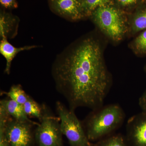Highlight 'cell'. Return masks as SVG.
Instances as JSON below:
<instances>
[{
  "label": "cell",
  "mask_w": 146,
  "mask_h": 146,
  "mask_svg": "<svg viewBox=\"0 0 146 146\" xmlns=\"http://www.w3.org/2000/svg\"><path fill=\"white\" fill-rule=\"evenodd\" d=\"M111 1L112 0H81L82 11L84 19L89 18L96 9Z\"/></svg>",
  "instance_id": "cell-15"
},
{
  "label": "cell",
  "mask_w": 146,
  "mask_h": 146,
  "mask_svg": "<svg viewBox=\"0 0 146 146\" xmlns=\"http://www.w3.org/2000/svg\"><path fill=\"white\" fill-rule=\"evenodd\" d=\"M10 99L23 105L28 100L29 96L25 93L20 84L13 85L9 91L5 93Z\"/></svg>",
  "instance_id": "cell-17"
},
{
  "label": "cell",
  "mask_w": 146,
  "mask_h": 146,
  "mask_svg": "<svg viewBox=\"0 0 146 146\" xmlns=\"http://www.w3.org/2000/svg\"><path fill=\"white\" fill-rule=\"evenodd\" d=\"M10 115L5 110L0 111V146H9L5 134V129Z\"/></svg>",
  "instance_id": "cell-18"
},
{
  "label": "cell",
  "mask_w": 146,
  "mask_h": 146,
  "mask_svg": "<svg viewBox=\"0 0 146 146\" xmlns=\"http://www.w3.org/2000/svg\"><path fill=\"white\" fill-rule=\"evenodd\" d=\"M125 137L129 146H146V113L142 112L128 120Z\"/></svg>",
  "instance_id": "cell-7"
},
{
  "label": "cell",
  "mask_w": 146,
  "mask_h": 146,
  "mask_svg": "<svg viewBox=\"0 0 146 146\" xmlns=\"http://www.w3.org/2000/svg\"><path fill=\"white\" fill-rule=\"evenodd\" d=\"M24 111L27 116L29 117L38 119L40 121L43 116L42 106L30 97L28 100L23 105Z\"/></svg>",
  "instance_id": "cell-16"
},
{
  "label": "cell",
  "mask_w": 146,
  "mask_h": 146,
  "mask_svg": "<svg viewBox=\"0 0 146 146\" xmlns=\"http://www.w3.org/2000/svg\"><path fill=\"white\" fill-rule=\"evenodd\" d=\"M0 106H2L13 119L22 122L34 123L27 116L23 105L10 98L1 100Z\"/></svg>",
  "instance_id": "cell-12"
},
{
  "label": "cell",
  "mask_w": 146,
  "mask_h": 146,
  "mask_svg": "<svg viewBox=\"0 0 146 146\" xmlns=\"http://www.w3.org/2000/svg\"><path fill=\"white\" fill-rule=\"evenodd\" d=\"M38 47V46L35 45H32L16 48L9 43L8 39L6 38L1 39L0 42V53L5 58L6 61L5 73L7 74H9L12 60L18 53L23 51L29 50Z\"/></svg>",
  "instance_id": "cell-11"
},
{
  "label": "cell",
  "mask_w": 146,
  "mask_h": 146,
  "mask_svg": "<svg viewBox=\"0 0 146 146\" xmlns=\"http://www.w3.org/2000/svg\"><path fill=\"white\" fill-rule=\"evenodd\" d=\"M87 146H94V144L91 143H90V142H89V143H88Z\"/></svg>",
  "instance_id": "cell-22"
},
{
  "label": "cell",
  "mask_w": 146,
  "mask_h": 146,
  "mask_svg": "<svg viewBox=\"0 0 146 146\" xmlns=\"http://www.w3.org/2000/svg\"><path fill=\"white\" fill-rule=\"evenodd\" d=\"M144 69H145V73H146V64L145 65V68H144Z\"/></svg>",
  "instance_id": "cell-23"
},
{
  "label": "cell",
  "mask_w": 146,
  "mask_h": 146,
  "mask_svg": "<svg viewBox=\"0 0 146 146\" xmlns=\"http://www.w3.org/2000/svg\"><path fill=\"white\" fill-rule=\"evenodd\" d=\"M129 47L137 56H146V29L137 34L130 42Z\"/></svg>",
  "instance_id": "cell-13"
},
{
  "label": "cell",
  "mask_w": 146,
  "mask_h": 146,
  "mask_svg": "<svg viewBox=\"0 0 146 146\" xmlns=\"http://www.w3.org/2000/svg\"><path fill=\"white\" fill-rule=\"evenodd\" d=\"M51 10L57 15L71 21L83 19L81 0H48Z\"/></svg>",
  "instance_id": "cell-8"
},
{
  "label": "cell",
  "mask_w": 146,
  "mask_h": 146,
  "mask_svg": "<svg viewBox=\"0 0 146 146\" xmlns=\"http://www.w3.org/2000/svg\"><path fill=\"white\" fill-rule=\"evenodd\" d=\"M42 106L43 116L35 132L36 144L38 146H64L60 119L53 115L46 106Z\"/></svg>",
  "instance_id": "cell-5"
},
{
  "label": "cell",
  "mask_w": 146,
  "mask_h": 146,
  "mask_svg": "<svg viewBox=\"0 0 146 146\" xmlns=\"http://www.w3.org/2000/svg\"><path fill=\"white\" fill-rule=\"evenodd\" d=\"M125 117L122 108L116 104L92 110L82 123L88 140L98 141L111 135L122 125Z\"/></svg>",
  "instance_id": "cell-2"
},
{
  "label": "cell",
  "mask_w": 146,
  "mask_h": 146,
  "mask_svg": "<svg viewBox=\"0 0 146 146\" xmlns=\"http://www.w3.org/2000/svg\"><path fill=\"white\" fill-rule=\"evenodd\" d=\"M144 0H112L118 7L127 13L133 11Z\"/></svg>",
  "instance_id": "cell-19"
},
{
  "label": "cell",
  "mask_w": 146,
  "mask_h": 146,
  "mask_svg": "<svg viewBox=\"0 0 146 146\" xmlns=\"http://www.w3.org/2000/svg\"><path fill=\"white\" fill-rule=\"evenodd\" d=\"M56 109L60 119L62 134L68 138L70 146H87L88 140L82 123L74 111L68 108L61 102H56Z\"/></svg>",
  "instance_id": "cell-4"
},
{
  "label": "cell",
  "mask_w": 146,
  "mask_h": 146,
  "mask_svg": "<svg viewBox=\"0 0 146 146\" xmlns=\"http://www.w3.org/2000/svg\"><path fill=\"white\" fill-rule=\"evenodd\" d=\"M129 14L118 7L112 0L96 9L89 18L107 39L118 43L128 36Z\"/></svg>",
  "instance_id": "cell-3"
},
{
  "label": "cell",
  "mask_w": 146,
  "mask_h": 146,
  "mask_svg": "<svg viewBox=\"0 0 146 146\" xmlns=\"http://www.w3.org/2000/svg\"><path fill=\"white\" fill-rule=\"evenodd\" d=\"M139 105L142 109V112L146 113V91L140 97L139 100Z\"/></svg>",
  "instance_id": "cell-21"
},
{
  "label": "cell",
  "mask_w": 146,
  "mask_h": 146,
  "mask_svg": "<svg viewBox=\"0 0 146 146\" xmlns=\"http://www.w3.org/2000/svg\"><path fill=\"white\" fill-rule=\"evenodd\" d=\"M128 36H134L146 29V0L129 14Z\"/></svg>",
  "instance_id": "cell-9"
},
{
  "label": "cell",
  "mask_w": 146,
  "mask_h": 146,
  "mask_svg": "<svg viewBox=\"0 0 146 146\" xmlns=\"http://www.w3.org/2000/svg\"><path fill=\"white\" fill-rule=\"evenodd\" d=\"M39 123L35 122H22L11 118L5 129L6 136L9 146H33L32 127Z\"/></svg>",
  "instance_id": "cell-6"
},
{
  "label": "cell",
  "mask_w": 146,
  "mask_h": 146,
  "mask_svg": "<svg viewBox=\"0 0 146 146\" xmlns=\"http://www.w3.org/2000/svg\"><path fill=\"white\" fill-rule=\"evenodd\" d=\"M19 18L12 13L1 10L0 13L1 38L12 39L18 34Z\"/></svg>",
  "instance_id": "cell-10"
},
{
  "label": "cell",
  "mask_w": 146,
  "mask_h": 146,
  "mask_svg": "<svg viewBox=\"0 0 146 146\" xmlns=\"http://www.w3.org/2000/svg\"><path fill=\"white\" fill-rule=\"evenodd\" d=\"M51 73L56 90L74 111L80 107L94 110L102 107L112 85L103 45L91 33L73 42L58 55Z\"/></svg>",
  "instance_id": "cell-1"
},
{
  "label": "cell",
  "mask_w": 146,
  "mask_h": 146,
  "mask_svg": "<svg viewBox=\"0 0 146 146\" xmlns=\"http://www.w3.org/2000/svg\"><path fill=\"white\" fill-rule=\"evenodd\" d=\"M1 5L7 9H13L18 8V3L16 0H0Z\"/></svg>",
  "instance_id": "cell-20"
},
{
  "label": "cell",
  "mask_w": 146,
  "mask_h": 146,
  "mask_svg": "<svg viewBox=\"0 0 146 146\" xmlns=\"http://www.w3.org/2000/svg\"><path fill=\"white\" fill-rule=\"evenodd\" d=\"M94 145V146H129L125 136L119 133L106 136Z\"/></svg>",
  "instance_id": "cell-14"
}]
</instances>
